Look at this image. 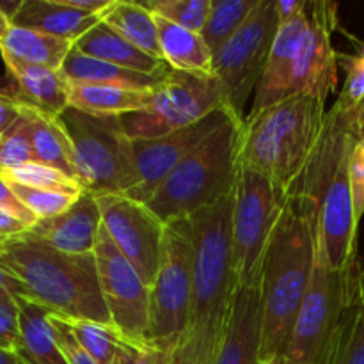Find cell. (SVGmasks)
Returning <instances> with one entry per match:
<instances>
[{"label": "cell", "mask_w": 364, "mask_h": 364, "mask_svg": "<svg viewBox=\"0 0 364 364\" xmlns=\"http://www.w3.org/2000/svg\"><path fill=\"white\" fill-rule=\"evenodd\" d=\"M235 191L191 217L194 279L187 329L171 364H213L226 336L237 291L231 263V215Z\"/></svg>", "instance_id": "1"}, {"label": "cell", "mask_w": 364, "mask_h": 364, "mask_svg": "<svg viewBox=\"0 0 364 364\" xmlns=\"http://www.w3.org/2000/svg\"><path fill=\"white\" fill-rule=\"evenodd\" d=\"M316 210L294 183L267 245L262 269V361L284 358L311 281L316 251Z\"/></svg>", "instance_id": "2"}, {"label": "cell", "mask_w": 364, "mask_h": 364, "mask_svg": "<svg viewBox=\"0 0 364 364\" xmlns=\"http://www.w3.org/2000/svg\"><path fill=\"white\" fill-rule=\"evenodd\" d=\"M358 110L334 102L327 110L322 135L295 185L316 210V242L333 270L358 265V223L350 192V155L359 141Z\"/></svg>", "instance_id": "3"}, {"label": "cell", "mask_w": 364, "mask_h": 364, "mask_svg": "<svg viewBox=\"0 0 364 364\" xmlns=\"http://www.w3.org/2000/svg\"><path fill=\"white\" fill-rule=\"evenodd\" d=\"M0 269L23 284L27 297L68 320L110 323L95 252L66 255L28 231L0 238Z\"/></svg>", "instance_id": "4"}, {"label": "cell", "mask_w": 364, "mask_h": 364, "mask_svg": "<svg viewBox=\"0 0 364 364\" xmlns=\"http://www.w3.org/2000/svg\"><path fill=\"white\" fill-rule=\"evenodd\" d=\"M322 98L291 95L240 124L238 164L269 178L283 192L294 187L315 151L326 123Z\"/></svg>", "instance_id": "5"}, {"label": "cell", "mask_w": 364, "mask_h": 364, "mask_svg": "<svg viewBox=\"0 0 364 364\" xmlns=\"http://www.w3.org/2000/svg\"><path fill=\"white\" fill-rule=\"evenodd\" d=\"M240 121L231 119L191 153L151 196L146 206L164 224L191 219L235 191L238 180Z\"/></svg>", "instance_id": "6"}, {"label": "cell", "mask_w": 364, "mask_h": 364, "mask_svg": "<svg viewBox=\"0 0 364 364\" xmlns=\"http://www.w3.org/2000/svg\"><path fill=\"white\" fill-rule=\"evenodd\" d=\"M57 119L70 139L75 176L84 192L98 198L137 187L134 141L119 116H95L68 107Z\"/></svg>", "instance_id": "7"}, {"label": "cell", "mask_w": 364, "mask_h": 364, "mask_svg": "<svg viewBox=\"0 0 364 364\" xmlns=\"http://www.w3.org/2000/svg\"><path fill=\"white\" fill-rule=\"evenodd\" d=\"M194 279V233L191 220L166 226L162 259L149 295L148 343L173 355L188 322Z\"/></svg>", "instance_id": "8"}, {"label": "cell", "mask_w": 364, "mask_h": 364, "mask_svg": "<svg viewBox=\"0 0 364 364\" xmlns=\"http://www.w3.org/2000/svg\"><path fill=\"white\" fill-rule=\"evenodd\" d=\"M361 267L333 270L316 242L315 265L294 326L288 364H322L331 336L352 297Z\"/></svg>", "instance_id": "9"}, {"label": "cell", "mask_w": 364, "mask_h": 364, "mask_svg": "<svg viewBox=\"0 0 364 364\" xmlns=\"http://www.w3.org/2000/svg\"><path fill=\"white\" fill-rule=\"evenodd\" d=\"M287 194L267 176L240 166L231 215V263L237 287L262 274L269 238Z\"/></svg>", "instance_id": "10"}, {"label": "cell", "mask_w": 364, "mask_h": 364, "mask_svg": "<svg viewBox=\"0 0 364 364\" xmlns=\"http://www.w3.org/2000/svg\"><path fill=\"white\" fill-rule=\"evenodd\" d=\"M219 109L228 105L215 75L171 70L148 109L119 117L132 141H149L191 127Z\"/></svg>", "instance_id": "11"}, {"label": "cell", "mask_w": 364, "mask_h": 364, "mask_svg": "<svg viewBox=\"0 0 364 364\" xmlns=\"http://www.w3.org/2000/svg\"><path fill=\"white\" fill-rule=\"evenodd\" d=\"M277 28L274 0H258L240 31L213 53V75L220 82L228 109L240 123L269 63Z\"/></svg>", "instance_id": "12"}, {"label": "cell", "mask_w": 364, "mask_h": 364, "mask_svg": "<svg viewBox=\"0 0 364 364\" xmlns=\"http://www.w3.org/2000/svg\"><path fill=\"white\" fill-rule=\"evenodd\" d=\"M96 270L100 290L109 311L112 327L121 340L134 345H146L149 336V295L135 267L114 245L105 228H100L95 245Z\"/></svg>", "instance_id": "13"}, {"label": "cell", "mask_w": 364, "mask_h": 364, "mask_svg": "<svg viewBox=\"0 0 364 364\" xmlns=\"http://www.w3.org/2000/svg\"><path fill=\"white\" fill-rule=\"evenodd\" d=\"M102 226L149 288L162 259L166 224L144 205L124 194L98 196Z\"/></svg>", "instance_id": "14"}, {"label": "cell", "mask_w": 364, "mask_h": 364, "mask_svg": "<svg viewBox=\"0 0 364 364\" xmlns=\"http://www.w3.org/2000/svg\"><path fill=\"white\" fill-rule=\"evenodd\" d=\"M231 119H237V117L228 109H219L210 116L203 117L198 123L181 128V130L171 132L164 137L149 139V141H134L135 164H137L141 181H139L137 187L128 191L124 196L146 205L156 192L159 185L194 149H198L213 132L219 130L223 124H226Z\"/></svg>", "instance_id": "15"}, {"label": "cell", "mask_w": 364, "mask_h": 364, "mask_svg": "<svg viewBox=\"0 0 364 364\" xmlns=\"http://www.w3.org/2000/svg\"><path fill=\"white\" fill-rule=\"evenodd\" d=\"M309 25L294 68L291 95H313L329 100L338 89V52L333 34L340 28L338 4L316 0L308 4Z\"/></svg>", "instance_id": "16"}, {"label": "cell", "mask_w": 364, "mask_h": 364, "mask_svg": "<svg viewBox=\"0 0 364 364\" xmlns=\"http://www.w3.org/2000/svg\"><path fill=\"white\" fill-rule=\"evenodd\" d=\"M262 274L235 291L226 336L213 364H262Z\"/></svg>", "instance_id": "17"}, {"label": "cell", "mask_w": 364, "mask_h": 364, "mask_svg": "<svg viewBox=\"0 0 364 364\" xmlns=\"http://www.w3.org/2000/svg\"><path fill=\"white\" fill-rule=\"evenodd\" d=\"M102 228L96 196L84 192L71 208L52 219L38 220L28 233L66 255H92Z\"/></svg>", "instance_id": "18"}, {"label": "cell", "mask_w": 364, "mask_h": 364, "mask_svg": "<svg viewBox=\"0 0 364 364\" xmlns=\"http://www.w3.org/2000/svg\"><path fill=\"white\" fill-rule=\"evenodd\" d=\"M308 9L294 20L279 23L272 50H270L269 63H267L262 80L256 87L255 103L251 109L252 114L290 96L295 60H297L299 50H301L304 36L308 32Z\"/></svg>", "instance_id": "19"}, {"label": "cell", "mask_w": 364, "mask_h": 364, "mask_svg": "<svg viewBox=\"0 0 364 364\" xmlns=\"http://www.w3.org/2000/svg\"><path fill=\"white\" fill-rule=\"evenodd\" d=\"M4 64L16 82L18 95L13 96L16 102L52 117H59L70 107L71 84L60 70L16 60H4Z\"/></svg>", "instance_id": "20"}, {"label": "cell", "mask_w": 364, "mask_h": 364, "mask_svg": "<svg viewBox=\"0 0 364 364\" xmlns=\"http://www.w3.org/2000/svg\"><path fill=\"white\" fill-rule=\"evenodd\" d=\"M100 21V16L73 9L66 0H21L11 18V23L16 27L34 28L71 43L78 41Z\"/></svg>", "instance_id": "21"}, {"label": "cell", "mask_w": 364, "mask_h": 364, "mask_svg": "<svg viewBox=\"0 0 364 364\" xmlns=\"http://www.w3.org/2000/svg\"><path fill=\"white\" fill-rule=\"evenodd\" d=\"M73 48L84 55L127 68V70L139 71L146 75H166L171 68L164 60L155 59L146 52L139 50L132 43H128L123 36L107 23L100 21L89 32H85L78 41H75Z\"/></svg>", "instance_id": "22"}, {"label": "cell", "mask_w": 364, "mask_h": 364, "mask_svg": "<svg viewBox=\"0 0 364 364\" xmlns=\"http://www.w3.org/2000/svg\"><path fill=\"white\" fill-rule=\"evenodd\" d=\"M60 71L70 84L107 85V87L132 89V91H155L171 73V71L166 75L139 73V71L84 55L75 48H71V52L68 53Z\"/></svg>", "instance_id": "23"}, {"label": "cell", "mask_w": 364, "mask_h": 364, "mask_svg": "<svg viewBox=\"0 0 364 364\" xmlns=\"http://www.w3.org/2000/svg\"><path fill=\"white\" fill-rule=\"evenodd\" d=\"M20 315V345L16 354L28 364H68L53 336L48 308L28 297H16Z\"/></svg>", "instance_id": "24"}, {"label": "cell", "mask_w": 364, "mask_h": 364, "mask_svg": "<svg viewBox=\"0 0 364 364\" xmlns=\"http://www.w3.org/2000/svg\"><path fill=\"white\" fill-rule=\"evenodd\" d=\"M162 59L171 70L213 75V52L201 34L155 14Z\"/></svg>", "instance_id": "25"}, {"label": "cell", "mask_w": 364, "mask_h": 364, "mask_svg": "<svg viewBox=\"0 0 364 364\" xmlns=\"http://www.w3.org/2000/svg\"><path fill=\"white\" fill-rule=\"evenodd\" d=\"M73 45L75 43L57 36L11 25L0 41V53L4 60L60 70Z\"/></svg>", "instance_id": "26"}, {"label": "cell", "mask_w": 364, "mask_h": 364, "mask_svg": "<svg viewBox=\"0 0 364 364\" xmlns=\"http://www.w3.org/2000/svg\"><path fill=\"white\" fill-rule=\"evenodd\" d=\"M322 364H364V288L359 276Z\"/></svg>", "instance_id": "27"}, {"label": "cell", "mask_w": 364, "mask_h": 364, "mask_svg": "<svg viewBox=\"0 0 364 364\" xmlns=\"http://www.w3.org/2000/svg\"><path fill=\"white\" fill-rule=\"evenodd\" d=\"M155 91L71 84L70 107L95 116H123L148 109Z\"/></svg>", "instance_id": "28"}, {"label": "cell", "mask_w": 364, "mask_h": 364, "mask_svg": "<svg viewBox=\"0 0 364 364\" xmlns=\"http://www.w3.org/2000/svg\"><path fill=\"white\" fill-rule=\"evenodd\" d=\"M102 21L139 50L164 60L155 14L149 13L142 4L114 0L112 6L102 14Z\"/></svg>", "instance_id": "29"}, {"label": "cell", "mask_w": 364, "mask_h": 364, "mask_svg": "<svg viewBox=\"0 0 364 364\" xmlns=\"http://www.w3.org/2000/svg\"><path fill=\"white\" fill-rule=\"evenodd\" d=\"M28 107V105H27ZM31 109V132L32 149H34V162L45 164L60 173L68 174L77 180L73 167V153H71L70 139L60 127L59 119L39 112L34 107Z\"/></svg>", "instance_id": "30"}, {"label": "cell", "mask_w": 364, "mask_h": 364, "mask_svg": "<svg viewBox=\"0 0 364 364\" xmlns=\"http://www.w3.org/2000/svg\"><path fill=\"white\" fill-rule=\"evenodd\" d=\"M258 0H212V9L201 36L215 53L251 16Z\"/></svg>", "instance_id": "31"}, {"label": "cell", "mask_w": 364, "mask_h": 364, "mask_svg": "<svg viewBox=\"0 0 364 364\" xmlns=\"http://www.w3.org/2000/svg\"><path fill=\"white\" fill-rule=\"evenodd\" d=\"M31 124V109L21 103L20 117L0 134V174L34 162Z\"/></svg>", "instance_id": "32"}, {"label": "cell", "mask_w": 364, "mask_h": 364, "mask_svg": "<svg viewBox=\"0 0 364 364\" xmlns=\"http://www.w3.org/2000/svg\"><path fill=\"white\" fill-rule=\"evenodd\" d=\"M78 343L98 364H112L119 348L121 336L110 323L95 320H68Z\"/></svg>", "instance_id": "33"}, {"label": "cell", "mask_w": 364, "mask_h": 364, "mask_svg": "<svg viewBox=\"0 0 364 364\" xmlns=\"http://www.w3.org/2000/svg\"><path fill=\"white\" fill-rule=\"evenodd\" d=\"M6 178L7 181L13 183L25 185V187L41 188V191H52V192H63V194L70 196H82L84 188L80 187L77 180L70 178L68 174L60 173V171L53 169V167L45 166L39 162H28L25 166L16 167L13 171L0 174Z\"/></svg>", "instance_id": "34"}, {"label": "cell", "mask_w": 364, "mask_h": 364, "mask_svg": "<svg viewBox=\"0 0 364 364\" xmlns=\"http://www.w3.org/2000/svg\"><path fill=\"white\" fill-rule=\"evenodd\" d=\"M142 6L153 14L201 34L212 9V0H151Z\"/></svg>", "instance_id": "35"}, {"label": "cell", "mask_w": 364, "mask_h": 364, "mask_svg": "<svg viewBox=\"0 0 364 364\" xmlns=\"http://www.w3.org/2000/svg\"><path fill=\"white\" fill-rule=\"evenodd\" d=\"M11 188L14 194L18 196L25 208L32 213L38 220L52 219V217L60 215L66 212L68 208L73 206L80 196H70L63 194V192H52V191H41V188L25 187V185L13 183L9 181Z\"/></svg>", "instance_id": "36"}, {"label": "cell", "mask_w": 364, "mask_h": 364, "mask_svg": "<svg viewBox=\"0 0 364 364\" xmlns=\"http://www.w3.org/2000/svg\"><path fill=\"white\" fill-rule=\"evenodd\" d=\"M355 50L352 53L338 52V64L345 70V82L338 102L352 110L364 105V41L355 39Z\"/></svg>", "instance_id": "37"}, {"label": "cell", "mask_w": 364, "mask_h": 364, "mask_svg": "<svg viewBox=\"0 0 364 364\" xmlns=\"http://www.w3.org/2000/svg\"><path fill=\"white\" fill-rule=\"evenodd\" d=\"M48 322L52 326L53 336H55L57 345H59L68 364H98L85 352V348L78 343L70 323H68V318L52 313L48 316Z\"/></svg>", "instance_id": "38"}, {"label": "cell", "mask_w": 364, "mask_h": 364, "mask_svg": "<svg viewBox=\"0 0 364 364\" xmlns=\"http://www.w3.org/2000/svg\"><path fill=\"white\" fill-rule=\"evenodd\" d=\"M20 345V315L14 295L0 297V348L18 350Z\"/></svg>", "instance_id": "39"}, {"label": "cell", "mask_w": 364, "mask_h": 364, "mask_svg": "<svg viewBox=\"0 0 364 364\" xmlns=\"http://www.w3.org/2000/svg\"><path fill=\"white\" fill-rule=\"evenodd\" d=\"M350 192H352V205H354L355 223H361L364 215V142H355L350 155Z\"/></svg>", "instance_id": "40"}, {"label": "cell", "mask_w": 364, "mask_h": 364, "mask_svg": "<svg viewBox=\"0 0 364 364\" xmlns=\"http://www.w3.org/2000/svg\"><path fill=\"white\" fill-rule=\"evenodd\" d=\"M0 210L14 215L16 219H20L21 223L27 224L28 228H32L38 223V219L25 208L23 203L18 199V196L14 194L13 188H11L9 181L4 176H0Z\"/></svg>", "instance_id": "41"}, {"label": "cell", "mask_w": 364, "mask_h": 364, "mask_svg": "<svg viewBox=\"0 0 364 364\" xmlns=\"http://www.w3.org/2000/svg\"><path fill=\"white\" fill-rule=\"evenodd\" d=\"M20 114L21 103L16 102L11 95L0 92V134L6 132L20 117Z\"/></svg>", "instance_id": "42"}, {"label": "cell", "mask_w": 364, "mask_h": 364, "mask_svg": "<svg viewBox=\"0 0 364 364\" xmlns=\"http://www.w3.org/2000/svg\"><path fill=\"white\" fill-rule=\"evenodd\" d=\"M279 23L290 21L308 9V0H274Z\"/></svg>", "instance_id": "43"}, {"label": "cell", "mask_w": 364, "mask_h": 364, "mask_svg": "<svg viewBox=\"0 0 364 364\" xmlns=\"http://www.w3.org/2000/svg\"><path fill=\"white\" fill-rule=\"evenodd\" d=\"M135 364H171V355L149 343L139 345Z\"/></svg>", "instance_id": "44"}, {"label": "cell", "mask_w": 364, "mask_h": 364, "mask_svg": "<svg viewBox=\"0 0 364 364\" xmlns=\"http://www.w3.org/2000/svg\"><path fill=\"white\" fill-rule=\"evenodd\" d=\"M31 228L27 226L25 223H21L20 219H16L11 213L4 212L0 210V238H7V237H16V235L25 233Z\"/></svg>", "instance_id": "45"}, {"label": "cell", "mask_w": 364, "mask_h": 364, "mask_svg": "<svg viewBox=\"0 0 364 364\" xmlns=\"http://www.w3.org/2000/svg\"><path fill=\"white\" fill-rule=\"evenodd\" d=\"M2 295L27 297V291H25L23 284H21L16 277L0 269V297H2Z\"/></svg>", "instance_id": "46"}, {"label": "cell", "mask_w": 364, "mask_h": 364, "mask_svg": "<svg viewBox=\"0 0 364 364\" xmlns=\"http://www.w3.org/2000/svg\"><path fill=\"white\" fill-rule=\"evenodd\" d=\"M137 352H139V345L128 343V341H121L112 364H135Z\"/></svg>", "instance_id": "47"}, {"label": "cell", "mask_w": 364, "mask_h": 364, "mask_svg": "<svg viewBox=\"0 0 364 364\" xmlns=\"http://www.w3.org/2000/svg\"><path fill=\"white\" fill-rule=\"evenodd\" d=\"M0 364H28L25 359H21L16 352L0 348Z\"/></svg>", "instance_id": "48"}, {"label": "cell", "mask_w": 364, "mask_h": 364, "mask_svg": "<svg viewBox=\"0 0 364 364\" xmlns=\"http://www.w3.org/2000/svg\"><path fill=\"white\" fill-rule=\"evenodd\" d=\"M11 25H13V23H11L9 14H7L6 11H4L2 4H0V41H2V38H4V36H6V32L9 31Z\"/></svg>", "instance_id": "49"}, {"label": "cell", "mask_w": 364, "mask_h": 364, "mask_svg": "<svg viewBox=\"0 0 364 364\" xmlns=\"http://www.w3.org/2000/svg\"><path fill=\"white\" fill-rule=\"evenodd\" d=\"M355 130H358L359 141L364 142V105L358 110V117H355Z\"/></svg>", "instance_id": "50"}, {"label": "cell", "mask_w": 364, "mask_h": 364, "mask_svg": "<svg viewBox=\"0 0 364 364\" xmlns=\"http://www.w3.org/2000/svg\"><path fill=\"white\" fill-rule=\"evenodd\" d=\"M262 364H288V363L284 358H272L269 359V361H262Z\"/></svg>", "instance_id": "51"}, {"label": "cell", "mask_w": 364, "mask_h": 364, "mask_svg": "<svg viewBox=\"0 0 364 364\" xmlns=\"http://www.w3.org/2000/svg\"><path fill=\"white\" fill-rule=\"evenodd\" d=\"M359 281H361V284H363V288H364V267L361 270H359Z\"/></svg>", "instance_id": "52"}]
</instances>
